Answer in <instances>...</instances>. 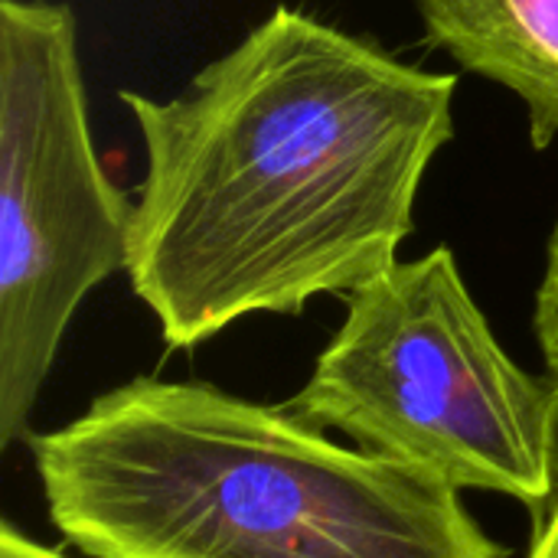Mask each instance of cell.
<instances>
[{
	"mask_svg": "<svg viewBox=\"0 0 558 558\" xmlns=\"http://www.w3.org/2000/svg\"><path fill=\"white\" fill-rule=\"evenodd\" d=\"M425 43L464 72L510 88L530 114V141L558 137V0H412Z\"/></svg>",
	"mask_w": 558,
	"mask_h": 558,
	"instance_id": "cell-5",
	"label": "cell"
},
{
	"mask_svg": "<svg viewBox=\"0 0 558 558\" xmlns=\"http://www.w3.org/2000/svg\"><path fill=\"white\" fill-rule=\"evenodd\" d=\"M353 448L454 494L523 504L558 490V383L497 340L448 245L347 294V317L288 402Z\"/></svg>",
	"mask_w": 558,
	"mask_h": 558,
	"instance_id": "cell-3",
	"label": "cell"
},
{
	"mask_svg": "<svg viewBox=\"0 0 558 558\" xmlns=\"http://www.w3.org/2000/svg\"><path fill=\"white\" fill-rule=\"evenodd\" d=\"M533 330L536 343L546 363V373L558 383V222L546 242V268L543 281L536 288V307H533Z\"/></svg>",
	"mask_w": 558,
	"mask_h": 558,
	"instance_id": "cell-6",
	"label": "cell"
},
{
	"mask_svg": "<svg viewBox=\"0 0 558 558\" xmlns=\"http://www.w3.org/2000/svg\"><path fill=\"white\" fill-rule=\"evenodd\" d=\"M131 219L92 141L75 13L0 0V448L29 438L82 301L128 268Z\"/></svg>",
	"mask_w": 558,
	"mask_h": 558,
	"instance_id": "cell-4",
	"label": "cell"
},
{
	"mask_svg": "<svg viewBox=\"0 0 558 558\" xmlns=\"http://www.w3.org/2000/svg\"><path fill=\"white\" fill-rule=\"evenodd\" d=\"M26 445L88 558H510L461 494L209 383L131 379Z\"/></svg>",
	"mask_w": 558,
	"mask_h": 558,
	"instance_id": "cell-2",
	"label": "cell"
},
{
	"mask_svg": "<svg viewBox=\"0 0 558 558\" xmlns=\"http://www.w3.org/2000/svg\"><path fill=\"white\" fill-rule=\"evenodd\" d=\"M0 558H69L59 549H49L36 539H29L26 533H20L16 526L3 523L0 526Z\"/></svg>",
	"mask_w": 558,
	"mask_h": 558,
	"instance_id": "cell-7",
	"label": "cell"
},
{
	"mask_svg": "<svg viewBox=\"0 0 558 558\" xmlns=\"http://www.w3.org/2000/svg\"><path fill=\"white\" fill-rule=\"evenodd\" d=\"M458 75L278 3L173 98L121 92L147 170L128 281L173 350L298 317L399 262Z\"/></svg>",
	"mask_w": 558,
	"mask_h": 558,
	"instance_id": "cell-1",
	"label": "cell"
},
{
	"mask_svg": "<svg viewBox=\"0 0 558 558\" xmlns=\"http://www.w3.org/2000/svg\"><path fill=\"white\" fill-rule=\"evenodd\" d=\"M526 558H558V490L549 510L536 520V536Z\"/></svg>",
	"mask_w": 558,
	"mask_h": 558,
	"instance_id": "cell-8",
	"label": "cell"
}]
</instances>
